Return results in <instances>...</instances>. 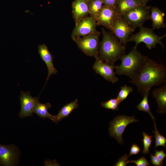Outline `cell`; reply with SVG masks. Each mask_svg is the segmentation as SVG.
Listing matches in <instances>:
<instances>
[{"mask_svg": "<svg viewBox=\"0 0 166 166\" xmlns=\"http://www.w3.org/2000/svg\"><path fill=\"white\" fill-rule=\"evenodd\" d=\"M145 4L148 2L152 0H141Z\"/></svg>", "mask_w": 166, "mask_h": 166, "instance_id": "cell-33", "label": "cell"}, {"mask_svg": "<svg viewBox=\"0 0 166 166\" xmlns=\"http://www.w3.org/2000/svg\"><path fill=\"white\" fill-rule=\"evenodd\" d=\"M144 4L141 0H118L117 8L118 15L121 16L131 9Z\"/></svg>", "mask_w": 166, "mask_h": 166, "instance_id": "cell-18", "label": "cell"}, {"mask_svg": "<svg viewBox=\"0 0 166 166\" xmlns=\"http://www.w3.org/2000/svg\"><path fill=\"white\" fill-rule=\"evenodd\" d=\"M139 32L135 34H131L129 38L128 42H133L135 43L134 46L137 48V45L143 42L149 49L155 48L156 44H160L163 48L164 45L162 40L166 37V34L160 36L155 34L153 29H150L141 25L139 27Z\"/></svg>", "mask_w": 166, "mask_h": 166, "instance_id": "cell-4", "label": "cell"}, {"mask_svg": "<svg viewBox=\"0 0 166 166\" xmlns=\"http://www.w3.org/2000/svg\"><path fill=\"white\" fill-rule=\"evenodd\" d=\"M130 156L126 154L119 158L117 162L114 166H126L129 163L128 157Z\"/></svg>", "mask_w": 166, "mask_h": 166, "instance_id": "cell-28", "label": "cell"}, {"mask_svg": "<svg viewBox=\"0 0 166 166\" xmlns=\"http://www.w3.org/2000/svg\"><path fill=\"white\" fill-rule=\"evenodd\" d=\"M110 30L121 43L126 45L135 29L126 20L119 15L114 21Z\"/></svg>", "mask_w": 166, "mask_h": 166, "instance_id": "cell-8", "label": "cell"}, {"mask_svg": "<svg viewBox=\"0 0 166 166\" xmlns=\"http://www.w3.org/2000/svg\"><path fill=\"white\" fill-rule=\"evenodd\" d=\"M103 38L100 43L98 57L102 61L114 64L125 54L126 45L122 44L112 33L102 29Z\"/></svg>", "mask_w": 166, "mask_h": 166, "instance_id": "cell-2", "label": "cell"}, {"mask_svg": "<svg viewBox=\"0 0 166 166\" xmlns=\"http://www.w3.org/2000/svg\"><path fill=\"white\" fill-rule=\"evenodd\" d=\"M121 103L118 99L116 97L112 98L106 101L102 102L101 105L103 107L107 109L117 111L119 109L118 106Z\"/></svg>", "mask_w": 166, "mask_h": 166, "instance_id": "cell-23", "label": "cell"}, {"mask_svg": "<svg viewBox=\"0 0 166 166\" xmlns=\"http://www.w3.org/2000/svg\"><path fill=\"white\" fill-rule=\"evenodd\" d=\"M149 94L146 93L143 95V98L141 101L136 106L139 111H144L148 113L152 119L154 120L155 117L151 113L148 102Z\"/></svg>", "mask_w": 166, "mask_h": 166, "instance_id": "cell-22", "label": "cell"}, {"mask_svg": "<svg viewBox=\"0 0 166 166\" xmlns=\"http://www.w3.org/2000/svg\"><path fill=\"white\" fill-rule=\"evenodd\" d=\"M152 97L158 105L157 113L163 114L166 112V83L161 87L155 89L152 93Z\"/></svg>", "mask_w": 166, "mask_h": 166, "instance_id": "cell-16", "label": "cell"}, {"mask_svg": "<svg viewBox=\"0 0 166 166\" xmlns=\"http://www.w3.org/2000/svg\"><path fill=\"white\" fill-rule=\"evenodd\" d=\"M141 150L138 146L134 143L132 145L130 148L129 155L130 156L132 155H136Z\"/></svg>", "mask_w": 166, "mask_h": 166, "instance_id": "cell-30", "label": "cell"}, {"mask_svg": "<svg viewBox=\"0 0 166 166\" xmlns=\"http://www.w3.org/2000/svg\"><path fill=\"white\" fill-rule=\"evenodd\" d=\"M147 57L143 55L137 50V48L134 47L121 59V64L116 68V74L125 75L131 80L133 79L138 74Z\"/></svg>", "mask_w": 166, "mask_h": 166, "instance_id": "cell-3", "label": "cell"}, {"mask_svg": "<svg viewBox=\"0 0 166 166\" xmlns=\"http://www.w3.org/2000/svg\"><path fill=\"white\" fill-rule=\"evenodd\" d=\"M166 81L165 66L147 57L138 74L130 82L136 86L137 91L143 96L149 94L152 87L165 84Z\"/></svg>", "mask_w": 166, "mask_h": 166, "instance_id": "cell-1", "label": "cell"}, {"mask_svg": "<svg viewBox=\"0 0 166 166\" xmlns=\"http://www.w3.org/2000/svg\"><path fill=\"white\" fill-rule=\"evenodd\" d=\"M133 88L132 87L124 85V86L121 87V89L117 97L121 102L126 99L129 94L133 92Z\"/></svg>", "mask_w": 166, "mask_h": 166, "instance_id": "cell-24", "label": "cell"}, {"mask_svg": "<svg viewBox=\"0 0 166 166\" xmlns=\"http://www.w3.org/2000/svg\"><path fill=\"white\" fill-rule=\"evenodd\" d=\"M138 121L134 116H118L109 123V134L111 137L115 139L120 144H122L124 142L122 139L123 133L126 126L131 123Z\"/></svg>", "mask_w": 166, "mask_h": 166, "instance_id": "cell-7", "label": "cell"}, {"mask_svg": "<svg viewBox=\"0 0 166 166\" xmlns=\"http://www.w3.org/2000/svg\"><path fill=\"white\" fill-rule=\"evenodd\" d=\"M96 61L93 65V69L97 74L101 76L106 80L114 83L118 81L116 76L114 69L117 66L114 64H109L104 62L98 57L96 58Z\"/></svg>", "mask_w": 166, "mask_h": 166, "instance_id": "cell-10", "label": "cell"}, {"mask_svg": "<svg viewBox=\"0 0 166 166\" xmlns=\"http://www.w3.org/2000/svg\"><path fill=\"white\" fill-rule=\"evenodd\" d=\"M103 5L102 0H89V14L96 20Z\"/></svg>", "mask_w": 166, "mask_h": 166, "instance_id": "cell-21", "label": "cell"}, {"mask_svg": "<svg viewBox=\"0 0 166 166\" xmlns=\"http://www.w3.org/2000/svg\"><path fill=\"white\" fill-rule=\"evenodd\" d=\"M129 162L134 163L137 166H147L150 164L149 162L144 156L136 160H129Z\"/></svg>", "mask_w": 166, "mask_h": 166, "instance_id": "cell-27", "label": "cell"}, {"mask_svg": "<svg viewBox=\"0 0 166 166\" xmlns=\"http://www.w3.org/2000/svg\"><path fill=\"white\" fill-rule=\"evenodd\" d=\"M89 0H74L72 3V14L75 25L89 14Z\"/></svg>", "mask_w": 166, "mask_h": 166, "instance_id": "cell-14", "label": "cell"}, {"mask_svg": "<svg viewBox=\"0 0 166 166\" xmlns=\"http://www.w3.org/2000/svg\"><path fill=\"white\" fill-rule=\"evenodd\" d=\"M51 107V105L49 103H42L38 100L35 103L34 113L41 118H48L53 121L55 116L50 114L48 111V109Z\"/></svg>", "mask_w": 166, "mask_h": 166, "instance_id": "cell-20", "label": "cell"}, {"mask_svg": "<svg viewBox=\"0 0 166 166\" xmlns=\"http://www.w3.org/2000/svg\"><path fill=\"white\" fill-rule=\"evenodd\" d=\"M97 26L96 21L93 17L90 16L85 17L75 25L71 34L73 39L99 32L97 30Z\"/></svg>", "mask_w": 166, "mask_h": 166, "instance_id": "cell-9", "label": "cell"}, {"mask_svg": "<svg viewBox=\"0 0 166 166\" xmlns=\"http://www.w3.org/2000/svg\"><path fill=\"white\" fill-rule=\"evenodd\" d=\"M18 150L16 146L11 144L6 145L0 144V164L3 166L14 165L17 162Z\"/></svg>", "mask_w": 166, "mask_h": 166, "instance_id": "cell-13", "label": "cell"}, {"mask_svg": "<svg viewBox=\"0 0 166 166\" xmlns=\"http://www.w3.org/2000/svg\"><path fill=\"white\" fill-rule=\"evenodd\" d=\"M118 0H102L103 5L112 6L117 7Z\"/></svg>", "mask_w": 166, "mask_h": 166, "instance_id": "cell-32", "label": "cell"}, {"mask_svg": "<svg viewBox=\"0 0 166 166\" xmlns=\"http://www.w3.org/2000/svg\"><path fill=\"white\" fill-rule=\"evenodd\" d=\"M151 6L144 4L137 6L121 16L135 29L150 19Z\"/></svg>", "mask_w": 166, "mask_h": 166, "instance_id": "cell-6", "label": "cell"}, {"mask_svg": "<svg viewBox=\"0 0 166 166\" xmlns=\"http://www.w3.org/2000/svg\"><path fill=\"white\" fill-rule=\"evenodd\" d=\"M77 101L78 100L76 99L64 105L59 111L57 115L55 116L53 121L57 124L63 119L69 117V115L74 110L78 108Z\"/></svg>", "mask_w": 166, "mask_h": 166, "instance_id": "cell-19", "label": "cell"}, {"mask_svg": "<svg viewBox=\"0 0 166 166\" xmlns=\"http://www.w3.org/2000/svg\"><path fill=\"white\" fill-rule=\"evenodd\" d=\"M165 13L158 7L151 6L150 19L152 22L153 29H159L166 26L164 22Z\"/></svg>", "mask_w": 166, "mask_h": 166, "instance_id": "cell-17", "label": "cell"}, {"mask_svg": "<svg viewBox=\"0 0 166 166\" xmlns=\"http://www.w3.org/2000/svg\"><path fill=\"white\" fill-rule=\"evenodd\" d=\"M155 155L162 162L166 156L164 150L157 151L155 150Z\"/></svg>", "mask_w": 166, "mask_h": 166, "instance_id": "cell-31", "label": "cell"}, {"mask_svg": "<svg viewBox=\"0 0 166 166\" xmlns=\"http://www.w3.org/2000/svg\"><path fill=\"white\" fill-rule=\"evenodd\" d=\"M38 47V53L42 59L45 63L48 69V74L46 78V85L50 76L52 74H56L57 71L53 65V56L49 51L47 46L43 44L39 45Z\"/></svg>", "mask_w": 166, "mask_h": 166, "instance_id": "cell-15", "label": "cell"}, {"mask_svg": "<svg viewBox=\"0 0 166 166\" xmlns=\"http://www.w3.org/2000/svg\"><path fill=\"white\" fill-rule=\"evenodd\" d=\"M153 121L154 124L155 130L153 131V132L155 134V138L156 144L155 148L158 146H163L166 148V139L159 133L157 128L155 121L154 120H153Z\"/></svg>", "mask_w": 166, "mask_h": 166, "instance_id": "cell-26", "label": "cell"}, {"mask_svg": "<svg viewBox=\"0 0 166 166\" xmlns=\"http://www.w3.org/2000/svg\"><path fill=\"white\" fill-rule=\"evenodd\" d=\"M143 138L142 141L144 148L142 150V153L147 154L150 152L149 149L151 145L152 142L153 141V140H152L153 136L144 132H143Z\"/></svg>", "mask_w": 166, "mask_h": 166, "instance_id": "cell-25", "label": "cell"}, {"mask_svg": "<svg viewBox=\"0 0 166 166\" xmlns=\"http://www.w3.org/2000/svg\"><path fill=\"white\" fill-rule=\"evenodd\" d=\"M118 16L116 7L103 5L96 19L97 26H103L110 30L114 21Z\"/></svg>", "mask_w": 166, "mask_h": 166, "instance_id": "cell-11", "label": "cell"}, {"mask_svg": "<svg viewBox=\"0 0 166 166\" xmlns=\"http://www.w3.org/2000/svg\"><path fill=\"white\" fill-rule=\"evenodd\" d=\"M21 103V110L19 114L21 118L27 117H31L34 113V109L36 102L39 100V97H33L29 91L25 92L21 91L19 97Z\"/></svg>", "mask_w": 166, "mask_h": 166, "instance_id": "cell-12", "label": "cell"}, {"mask_svg": "<svg viewBox=\"0 0 166 166\" xmlns=\"http://www.w3.org/2000/svg\"><path fill=\"white\" fill-rule=\"evenodd\" d=\"M100 33L90 34L83 37H78L73 39L79 48L86 55L93 57L98 56L100 43L99 37Z\"/></svg>", "mask_w": 166, "mask_h": 166, "instance_id": "cell-5", "label": "cell"}, {"mask_svg": "<svg viewBox=\"0 0 166 166\" xmlns=\"http://www.w3.org/2000/svg\"><path fill=\"white\" fill-rule=\"evenodd\" d=\"M151 162L155 166H161L163 162L161 161L155 155L151 154Z\"/></svg>", "mask_w": 166, "mask_h": 166, "instance_id": "cell-29", "label": "cell"}]
</instances>
